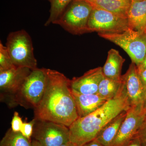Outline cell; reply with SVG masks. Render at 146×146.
I'll return each mask as SVG.
<instances>
[{
	"instance_id": "1",
	"label": "cell",
	"mask_w": 146,
	"mask_h": 146,
	"mask_svg": "<svg viewBox=\"0 0 146 146\" xmlns=\"http://www.w3.org/2000/svg\"><path fill=\"white\" fill-rule=\"evenodd\" d=\"M46 86L42 100L34 108V118L69 127L79 117L70 80L58 71L46 68Z\"/></svg>"
},
{
	"instance_id": "2",
	"label": "cell",
	"mask_w": 146,
	"mask_h": 146,
	"mask_svg": "<svg viewBox=\"0 0 146 146\" xmlns=\"http://www.w3.org/2000/svg\"><path fill=\"white\" fill-rule=\"evenodd\" d=\"M123 81V80H122ZM129 108L123 82L117 94L91 114L78 117L69 127L70 141L81 146L95 139L103 128Z\"/></svg>"
},
{
	"instance_id": "3",
	"label": "cell",
	"mask_w": 146,
	"mask_h": 146,
	"mask_svg": "<svg viewBox=\"0 0 146 146\" xmlns=\"http://www.w3.org/2000/svg\"><path fill=\"white\" fill-rule=\"evenodd\" d=\"M46 68H36L31 71L20 91L13 98L10 105H19L25 108H35L39 105L46 86Z\"/></svg>"
},
{
	"instance_id": "4",
	"label": "cell",
	"mask_w": 146,
	"mask_h": 146,
	"mask_svg": "<svg viewBox=\"0 0 146 146\" xmlns=\"http://www.w3.org/2000/svg\"><path fill=\"white\" fill-rule=\"evenodd\" d=\"M6 46L16 67H26L33 70L37 68L31 37L24 29L9 34Z\"/></svg>"
},
{
	"instance_id": "5",
	"label": "cell",
	"mask_w": 146,
	"mask_h": 146,
	"mask_svg": "<svg viewBox=\"0 0 146 146\" xmlns=\"http://www.w3.org/2000/svg\"><path fill=\"white\" fill-rule=\"evenodd\" d=\"M102 38L113 42L127 53L133 63L138 67L146 55V33L129 28L120 33H99Z\"/></svg>"
},
{
	"instance_id": "6",
	"label": "cell",
	"mask_w": 146,
	"mask_h": 146,
	"mask_svg": "<svg viewBox=\"0 0 146 146\" xmlns=\"http://www.w3.org/2000/svg\"><path fill=\"white\" fill-rule=\"evenodd\" d=\"M94 7L84 0H73L54 24L75 35L88 32L87 25Z\"/></svg>"
},
{
	"instance_id": "7",
	"label": "cell",
	"mask_w": 146,
	"mask_h": 146,
	"mask_svg": "<svg viewBox=\"0 0 146 146\" xmlns=\"http://www.w3.org/2000/svg\"><path fill=\"white\" fill-rule=\"evenodd\" d=\"M32 137L42 146H60L70 141V130L62 124L36 119Z\"/></svg>"
},
{
	"instance_id": "8",
	"label": "cell",
	"mask_w": 146,
	"mask_h": 146,
	"mask_svg": "<svg viewBox=\"0 0 146 146\" xmlns=\"http://www.w3.org/2000/svg\"><path fill=\"white\" fill-rule=\"evenodd\" d=\"M129 28L127 19L107 11L94 7L87 25L88 33H120Z\"/></svg>"
},
{
	"instance_id": "9",
	"label": "cell",
	"mask_w": 146,
	"mask_h": 146,
	"mask_svg": "<svg viewBox=\"0 0 146 146\" xmlns=\"http://www.w3.org/2000/svg\"><path fill=\"white\" fill-rule=\"evenodd\" d=\"M31 71L29 68L22 67L0 70L1 101H5L10 106L13 98L20 91Z\"/></svg>"
},
{
	"instance_id": "10",
	"label": "cell",
	"mask_w": 146,
	"mask_h": 146,
	"mask_svg": "<svg viewBox=\"0 0 146 146\" xmlns=\"http://www.w3.org/2000/svg\"><path fill=\"white\" fill-rule=\"evenodd\" d=\"M144 105L132 106L127 110V115L111 146H125L137 135L145 121Z\"/></svg>"
},
{
	"instance_id": "11",
	"label": "cell",
	"mask_w": 146,
	"mask_h": 146,
	"mask_svg": "<svg viewBox=\"0 0 146 146\" xmlns=\"http://www.w3.org/2000/svg\"><path fill=\"white\" fill-rule=\"evenodd\" d=\"M122 78L129 108L144 105L146 101V87L140 77L135 63H131L126 73L122 76Z\"/></svg>"
},
{
	"instance_id": "12",
	"label": "cell",
	"mask_w": 146,
	"mask_h": 146,
	"mask_svg": "<svg viewBox=\"0 0 146 146\" xmlns=\"http://www.w3.org/2000/svg\"><path fill=\"white\" fill-rule=\"evenodd\" d=\"M104 77L102 67L91 69L81 76L70 80L71 89L79 94H98L99 85Z\"/></svg>"
},
{
	"instance_id": "13",
	"label": "cell",
	"mask_w": 146,
	"mask_h": 146,
	"mask_svg": "<svg viewBox=\"0 0 146 146\" xmlns=\"http://www.w3.org/2000/svg\"><path fill=\"white\" fill-rule=\"evenodd\" d=\"M72 90V89H71ZM79 117H82L96 111L109 100L98 94H82L72 90Z\"/></svg>"
},
{
	"instance_id": "14",
	"label": "cell",
	"mask_w": 146,
	"mask_h": 146,
	"mask_svg": "<svg viewBox=\"0 0 146 146\" xmlns=\"http://www.w3.org/2000/svg\"><path fill=\"white\" fill-rule=\"evenodd\" d=\"M127 19L129 29L144 33L146 27V0H132Z\"/></svg>"
},
{
	"instance_id": "15",
	"label": "cell",
	"mask_w": 146,
	"mask_h": 146,
	"mask_svg": "<svg viewBox=\"0 0 146 146\" xmlns=\"http://www.w3.org/2000/svg\"><path fill=\"white\" fill-rule=\"evenodd\" d=\"M126 115L127 110H124L112 119L103 128L96 139L103 146H111Z\"/></svg>"
},
{
	"instance_id": "16",
	"label": "cell",
	"mask_w": 146,
	"mask_h": 146,
	"mask_svg": "<svg viewBox=\"0 0 146 146\" xmlns=\"http://www.w3.org/2000/svg\"><path fill=\"white\" fill-rule=\"evenodd\" d=\"M125 59L117 50L111 49L108 52L107 60L102 68L103 73L106 77L112 79L120 80L122 68Z\"/></svg>"
},
{
	"instance_id": "17",
	"label": "cell",
	"mask_w": 146,
	"mask_h": 146,
	"mask_svg": "<svg viewBox=\"0 0 146 146\" xmlns=\"http://www.w3.org/2000/svg\"><path fill=\"white\" fill-rule=\"evenodd\" d=\"M132 0H93V7L107 11L127 19V13Z\"/></svg>"
},
{
	"instance_id": "18",
	"label": "cell",
	"mask_w": 146,
	"mask_h": 146,
	"mask_svg": "<svg viewBox=\"0 0 146 146\" xmlns=\"http://www.w3.org/2000/svg\"><path fill=\"white\" fill-rule=\"evenodd\" d=\"M122 82V78L120 80L112 79L104 76L99 85L98 94L106 100L111 99L117 94Z\"/></svg>"
},
{
	"instance_id": "19",
	"label": "cell",
	"mask_w": 146,
	"mask_h": 146,
	"mask_svg": "<svg viewBox=\"0 0 146 146\" xmlns=\"http://www.w3.org/2000/svg\"><path fill=\"white\" fill-rule=\"evenodd\" d=\"M31 139L25 137L21 132H14L11 128L1 140L0 146H31Z\"/></svg>"
},
{
	"instance_id": "20",
	"label": "cell",
	"mask_w": 146,
	"mask_h": 146,
	"mask_svg": "<svg viewBox=\"0 0 146 146\" xmlns=\"http://www.w3.org/2000/svg\"><path fill=\"white\" fill-rule=\"evenodd\" d=\"M50 4L49 17L45 23V26L54 24L64 13L73 0H46Z\"/></svg>"
},
{
	"instance_id": "21",
	"label": "cell",
	"mask_w": 146,
	"mask_h": 146,
	"mask_svg": "<svg viewBox=\"0 0 146 146\" xmlns=\"http://www.w3.org/2000/svg\"><path fill=\"white\" fill-rule=\"evenodd\" d=\"M16 67L14 65L6 46L0 42V70H6Z\"/></svg>"
},
{
	"instance_id": "22",
	"label": "cell",
	"mask_w": 146,
	"mask_h": 146,
	"mask_svg": "<svg viewBox=\"0 0 146 146\" xmlns=\"http://www.w3.org/2000/svg\"><path fill=\"white\" fill-rule=\"evenodd\" d=\"M35 121L36 119L34 118L29 122L23 123L21 127L20 132L24 136L28 139H31Z\"/></svg>"
},
{
	"instance_id": "23",
	"label": "cell",
	"mask_w": 146,
	"mask_h": 146,
	"mask_svg": "<svg viewBox=\"0 0 146 146\" xmlns=\"http://www.w3.org/2000/svg\"><path fill=\"white\" fill-rule=\"evenodd\" d=\"M23 123V120L18 112H14L11 121V129L14 132H20Z\"/></svg>"
},
{
	"instance_id": "24",
	"label": "cell",
	"mask_w": 146,
	"mask_h": 146,
	"mask_svg": "<svg viewBox=\"0 0 146 146\" xmlns=\"http://www.w3.org/2000/svg\"><path fill=\"white\" fill-rule=\"evenodd\" d=\"M136 136L140 139L143 146H146V121H144Z\"/></svg>"
},
{
	"instance_id": "25",
	"label": "cell",
	"mask_w": 146,
	"mask_h": 146,
	"mask_svg": "<svg viewBox=\"0 0 146 146\" xmlns=\"http://www.w3.org/2000/svg\"><path fill=\"white\" fill-rule=\"evenodd\" d=\"M125 146H143L138 136H136Z\"/></svg>"
},
{
	"instance_id": "26",
	"label": "cell",
	"mask_w": 146,
	"mask_h": 146,
	"mask_svg": "<svg viewBox=\"0 0 146 146\" xmlns=\"http://www.w3.org/2000/svg\"><path fill=\"white\" fill-rule=\"evenodd\" d=\"M138 73L144 85L146 87V68L142 70H138Z\"/></svg>"
},
{
	"instance_id": "27",
	"label": "cell",
	"mask_w": 146,
	"mask_h": 146,
	"mask_svg": "<svg viewBox=\"0 0 146 146\" xmlns=\"http://www.w3.org/2000/svg\"><path fill=\"white\" fill-rule=\"evenodd\" d=\"M81 146H103L100 143H99L96 139H94L89 141V142H87L86 143L84 144Z\"/></svg>"
},
{
	"instance_id": "28",
	"label": "cell",
	"mask_w": 146,
	"mask_h": 146,
	"mask_svg": "<svg viewBox=\"0 0 146 146\" xmlns=\"http://www.w3.org/2000/svg\"><path fill=\"white\" fill-rule=\"evenodd\" d=\"M138 70H142L146 68V55L144 60L141 65L137 67Z\"/></svg>"
},
{
	"instance_id": "29",
	"label": "cell",
	"mask_w": 146,
	"mask_h": 146,
	"mask_svg": "<svg viewBox=\"0 0 146 146\" xmlns=\"http://www.w3.org/2000/svg\"><path fill=\"white\" fill-rule=\"evenodd\" d=\"M60 146H77L74 143H72L70 141H69L63 144Z\"/></svg>"
},
{
	"instance_id": "30",
	"label": "cell",
	"mask_w": 146,
	"mask_h": 146,
	"mask_svg": "<svg viewBox=\"0 0 146 146\" xmlns=\"http://www.w3.org/2000/svg\"><path fill=\"white\" fill-rule=\"evenodd\" d=\"M31 146H42L40 144L37 142V141H35V140H32L31 145Z\"/></svg>"
},
{
	"instance_id": "31",
	"label": "cell",
	"mask_w": 146,
	"mask_h": 146,
	"mask_svg": "<svg viewBox=\"0 0 146 146\" xmlns=\"http://www.w3.org/2000/svg\"><path fill=\"white\" fill-rule=\"evenodd\" d=\"M143 110L144 114H145V121H146V101L144 104Z\"/></svg>"
},
{
	"instance_id": "32",
	"label": "cell",
	"mask_w": 146,
	"mask_h": 146,
	"mask_svg": "<svg viewBox=\"0 0 146 146\" xmlns=\"http://www.w3.org/2000/svg\"><path fill=\"white\" fill-rule=\"evenodd\" d=\"M84 1H86L89 2H90L92 1L93 0H84Z\"/></svg>"
},
{
	"instance_id": "33",
	"label": "cell",
	"mask_w": 146,
	"mask_h": 146,
	"mask_svg": "<svg viewBox=\"0 0 146 146\" xmlns=\"http://www.w3.org/2000/svg\"><path fill=\"white\" fill-rule=\"evenodd\" d=\"M144 33H146V27L145 29V32H144Z\"/></svg>"
}]
</instances>
